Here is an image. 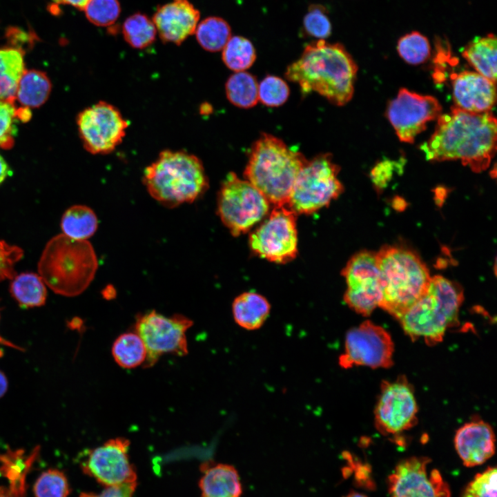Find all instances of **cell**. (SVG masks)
<instances>
[{"instance_id": "cell-35", "label": "cell", "mask_w": 497, "mask_h": 497, "mask_svg": "<svg viewBox=\"0 0 497 497\" xmlns=\"http://www.w3.org/2000/svg\"><path fill=\"white\" fill-rule=\"evenodd\" d=\"M31 116L29 108L15 106V102L0 101V148H10L17 134V124L28 121Z\"/></svg>"}, {"instance_id": "cell-6", "label": "cell", "mask_w": 497, "mask_h": 497, "mask_svg": "<svg viewBox=\"0 0 497 497\" xmlns=\"http://www.w3.org/2000/svg\"><path fill=\"white\" fill-rule=\"evenodd\" d=\"M98 267L95 250L88 240L59 234L46 245L38 264L39 275L55 293L77 296L93 280Z\"/></svg>"}, {"instance_id": "cell-27", "label": "cell", "mask_w": 497, "mask_h": 497, "mask_svg": "<svg viewBox=\"0 0 497 497\" xmlns=\"http://www.w3.org/2000/svg\"><path fill=\"white\" fill-rule=\"evenodd\" d=\"M51 88V82L45 72L25 70L17 86L15 101L22 107L38 108L48 99Z\"/></svg>"}, {"instance_id": "cell-7", "label": "cell", "mask_w": 497, "mask_h": 497, "mask_svg": "<svg viewBox=\"0 0 497 497\" xmlns=\"http://www.w3.org/2000/svg\"><path fill=\"white\" fill-rule=\"evenodd\" d=\"M463 299V289L457 282L436 275L431 277L427 293L398 320L412 340L422 338L432 346L442 342L447 329L458 322Z\"/></svg>"}, {"instance_id": "cell-9", "label": "cell", "mask_w": 497, "mask_h": 497, "mask_svg": "<svg viewBox=\"0 0 497 497\" xmlns=\"http://www.w3.org/2000/svg\"><path fill=\"white\" fill-rule=\"evenodd\" d=\"M269 202L249 182L228 173L217 193V214L232 235L246 233L263 219Z\"/></svg>"}, {"instance_id": "cell-32", "label": "cell", "mask_w": 497, "mask_h": 497, "mask_svg": "<svg viewBox=\"0 0 497 497\" xmlns=\"http://www.w3.org/2000/svg\"><path fill=\"white\" fill-rule=\"evenodd\" d=\"M195 33L199 44L210 52L222 50L231 37L230 26L217 17H209L202 20L197 24Z\"/></svg>"}, {"instance_id": "cell-41", "label": "cell", "mask_w": 497, "mask_h": 497, "mask_svg": "<svg viewBox=\"0 0 497 497\" xmlns=\"http://www.w3.org/2000/svg\"><path fill=\"white\" fill-rule=\"evenodd\" d=\"M496 468H487L474 476L460 497H496Z\"/></svg>"}, {"instance_id": "cell-21", "label": "cell", "mask_w": 497, "mask_h": 497, "mask_svg": "<svg viewBox=\"0 0 497 497\" xmlns=\"http://www.w3.org/2000/svg\"><path fill=\"white\" fill-rule=\"evenodd\" d=\"M455 449L465 466L476 467L489 460L495 452V435L487 422L473 420L456 431Z\"/></svg>"}, {"instance_id": "cell-28", "label": "cell", "mask_w": 497, "mask_h": 497, "mask_svg": "<svg viewBox=\"0 0 497 497\" xmlns=\"http://www.w3.org/2000/svg\"><path fill=\"white\" fill-rule=\"evenodd\" d=\"M97 227L96 214L85 205L70 206L64 212L61 220L63 234L77 240H87L95 234Z\"/></svg>"}, {"instance_id": "cell-17", "label": "cell", "mask_w": 497, "mask_h": 497, "mask_svg": "<svg viewBox=\"0 0 497 497\" xmlns=\"http://www.w3.org/2000/svg\"><path fill=\"white\" fill-rule=\"evenodd\" d=\"M442 106L430 95H420L401 88L397 97L388 105L387 115L399 139L413 143L416 137L427 127V124L438 119Z\"/></svg>"}, {"instance_id": "cell-34", "label": "cell", "mask_w": 497, "mask_h": 497, "mask_svg": "<svg viewBox=\"0 0 497 497\" xmlns=\"http://www.w3.org/2000/svg\"><path fill=\"white\" fill-rule=\"evenodd\" d=\"M122 33L130 46L143 49L153 43L157 32L152 19L144 14L135 13L124 21Z\"/></svg>"}, {"instance_id": "cell-47", "label": "cell", "mask_w": 497, "mask_h": 497, "mask_svg": "<svg viewBox=\"0 0 497 497\" xmlns=\"http://www.w3.org/2000/svg\"><path fill=\"white\" fill-rule=\"evenodd\" d=\"M8 388V381L6 376L0 371V398L6 393Z\"/></svg>"}, {"instance_id": "cell-22", "label": "cell", "mask_w": 497, "mask_h": 497, "mask_svg": "<svg viewBox=\"0 0 497 497\" xmlns=\"http://www.w3.org/2000/svg\"><path fill=\"white\" fill-rule=\"evenodd\" d=\"M199 482L201 497H241L240 476L236 469L223 463H204Z\"/></svg>"}, {"instance_id": "cell-18", "label": "cell", "mask_w": 497, "mask_h": 497, "mask_svg": "<svg viewBox=\"0 0 497 497\" xmlns=\"http://www.w3.org/2000/svg\"><path fill=\"white\" fill-rule=\"evenodd\" d=\"M129 446L128 439L118 437L88 450L80 464L84 473L105 487L136 482V470L128 456Z\"/></svg>"}, {"instance_id": "cell-20", "label": "cell", "mask_w": 497, "mask_h": 497, "mask_svg": "<svg viewBox=\"0 0 497 497\" xmlns=\"http://www.w3.org/2000/svg\"><path fill=\"white\" fill-rule=\"evenodd\" d=\"M199 12L188 0H173L158 8L153 21L164 42L180 44L195 33Z\"/></svg>"}, {"instance_id": "cell-25", "label": "cell", "mask_w": 497, "mask_h": 497, "mask_svg": "<svg viewBox=\"0 0 497 497\" xmlns=\"http://www.w3.org/2000/svg\"><path fill=\"white\" fill-rule=\"evenodd\" d=\"M35 460L32 457L12 454L0 460V474L8 480V485L0 486V497H25L26 478Z\"/></svg>"}, {"instance_id": "cell-38", "label": "cell", "mask_w": 497, "mask_h": 497, "mask_svg": "<svg viewBox=\"0 0 497 497\" xmlns=\"http://www.w3.org/2000/svg\"><path fill=\"white\" fill-rule=\"evenodd\" d=\"M84 10L90 22L106 27L117 20L121 8L118 0H90Z\"/></svg>"}, {"instance_id": "cell-39", "label": "cell", "mask_w": 497, "mask_h": 497, "mask_svg": "<svg viewBox=\"0 0 497 497\" xmlns=\"http://www.w3.org/2000/svg\"><path fill=\"white\" fill-rule=\"evenodd\" d=\"M289 87L282 78L266 76L258 84V101L269 107L282 105L289 98Z\"/></svg>"}, {"instance_id": "cell-11", "label": "cell", "mask_w": 497, "mask_h": 497, "mask_svg": "<svg viewBox=\"0 0 497 497\" xmlns=\"http://www.w3.org/2000/svg\"><path fill=\"white\" fill-rule=\"evenodd\" d=\"M253 252L269 261L283 264L298 254L296 213L285 206H275L250 235Z\"/></svg>"}, {"instance_id": "cell-13", "label": "cell", "mask_w": 497, "mask_h": 497, "mask_svg": "<svg viewBox=\"0 0 497 497\" xmlns=\"http://www.w3.org/2000/svg\"><path fill=\"white\" fill-rule=\"evenodd\" d=\"M344 345V352L339 358L342 368L360 365L373 369L389 368L393 364L394 345L390 334L371 321L350 329Z\"/></svg>"}, {"instance_id": "cell-3", "label": "cell", "mask_w": 497, "mask_h": 497, "mask_svg": "<svg viewBox=\"0 0 497 497\" xmlns=\"http://www.w3.org/2000/svg\"><path fill=\"white\" fill-rule=\"evenodd\" d=\"M306 159L281 139L264 133L250 149L244 176L275 207L285 206Z\"/></svg>"}, {"instance_id": "cell-48", "label": "cell", "mask_w": 497, "mask_h": 497, "mask_svg": "<svg viewBox=\"0 0 497 497\" xmlns=\"http://www.w3.org/2000/svg\"><path fill=\"white\" fill-rule=\"evenodd\" d=\"M343 497H367L366 495L355 491H350Z\"/></svg>"}, {"instance_id": "cell-49", "label": "cell", "mask_w": 497, "mask_h": 497, "mask_svg": "<svg viewBox=\"0 0 497 497\" xmlns=\"http://www.w3.org/2000/svg\"><path fill=\"white\" fill-rule=\"evenodd\" d=\"M0 344L7 345V346H9V347H15V348H16V346H15V345L12 344V343H10V342H8V341H6V340H4L3 338H2L1 336H0ZM1 355H2V351H1V349H0V356H1Z\"/></svg>"}, {"instance_id": "cell-24", "label": "cell", "mask_w": 497, "mask_h": 497, "mask_svg": "<svg viewBox=\"0 0 497 497\" xmlns=\"http://www.w3.org/2000/svg\"><path fill=\"white\" fill-rule=\"evenodd\" d=\"M233 315L236 323L246 330L259 329L270 312V304L262 295L254 292L240 294L233 301Z\"/></svg>"}, {"instance_id": "cell-29", "label": "cell", "mask_w": 497, "mask_h": 497, "mask_svg": "<svg viewBox=\"0 0 497 497\" xmlns=\"http://www.w3.org/2000/svg\"><path fill=\"white\" fill-rule=\"evenodd\" d=\"M46 286L39 275L23 273L12 279L10 293L23 308L40 306L46 300Z\"/></svg>"}, {"instance_id": "cell-8", "label": "cell", "mask_w": 497, "mask_h": 497, "mask_svg": "<svg viewBox=\"0 0 497 497\" xmlns=\"http://www.w3.org/2000/svg\"><path fill=\"white\" fill-rule=\"evenodd\" d=\"M339 172L330 153L306 159L295 181L289 208L296 214H311L329 205L344 190Z\"/></svg>"}, {"instance_id": "cell-1", "label": "cell", "mask_w": 497, "mask_h": 497, "mask_svg": "<svg viewBox=\"0 0 497 497\" xmlns=\"http://www.w3.org/2000/svg\"><path fill=\"white\" fill-rule=\"evenodd\" d=\"M436 129L420 150L427 160H460L474 172L487 169L496 150V119L491 112L469 113L453 106L438 117Z\"/></svg>"}, {"instance_id": "cell-40", "label": "cell", "mask_w": 497, "mask_h": 497, "mask_svg": "<svg viewBox=\"0 0 497 497\" xmlns=\"http://www.w3.org/2000/svg\"><path fill=\"white\" fill-rule=\"evenodd\" d=\"M304 32L314 38L324 39L331 34V21L326 8L321 5H312L309 8L303 20Z\"/></svg>"}, {"instance_id": "cell-2", "label": "cell", "mask_w": 497, "mask_h": 497, "mask_svg": "<svg viewBox=\"0 0 497 497\" xmlns=\"http://www.w3.org/2000/svg\"><path fill=\"white\" fill-rule=\"evenodd\" d=\"M358 66L345 48L319 39L306 46L284 73L303 95L315 92L331 104L344 106L352 98Z\"/></svg>"}, {"instance_id": "cell-16", "label": "cell", "mask_w": 497, "mask_h": 497, "mask_svg": "<svg viewBox=\"0 0 497 497\" xmlns=\"http://www.w3.org/2000/svg\"><path fill=\"white\" fill-rule=\"evenodd\" d=\"M342 273L347 284L344 302L356 313L369 315L382 299L376 253L362 251L355 254Z\"/></svg>"}, {"instance_id": "cell-14", "label": "cell", "mask_w": 497, "mask_h": 497, "mask_svg": "<svg viewBox=\"0 0 497 497\" xmlns=\"http://www.w3.org/2000/svg\"><path fill=\"white\" fill-rule=\"evenodd\" d=\"M417 413L413 389L405 376L382 382L374 413L381 433L396 436L409 429L417 421Z\"/></svg>"}, {"instance_id": "cell-12", "label": "cell", "mask_w": 497, "mask_h": 497, "mask_svg": "<svg viewBox=\"0 0 497 497\" xmlns=\"http://www.w3.org/2000/svg\"><path fill=\"white\" fill-rule=\"evenodd\" d=\"M77 124L84 148L94 155L113 152L122 142L128 127L120 110L104 101L79 113Z\"/></svg>"}, {"instance_id": "cell-44", "label": "cell", "mask_w": 497, "mask_h": 497, "mask_svg": "<svg viewBox=\"0 0 497 497\" xmlns=\"http://www.w3.org/2000/svg\"><path fill=\"white\" fill-rule=\"evenodd\" d=\"M137 485L136 481L105 487V489L100 494L82 492L79 497H133Z\"/></svg>"}, {"instance_id": "cell-43", "label": "cell", "mask_w": 497, "mask_h": 497, "mask_svg": "<svg viewBox=\"0 0 497 497\" xmlns=\"http://www.w3.org/2000/svg\"><path fill=\"white\" fill-rule=\"evenodd\" d=\"M402 164L385 159L378 163L371 170L370 177L374 186L378 191L385 188L395 172L402 171Z\"/></svg>"}, {"instance_id": "cell-30", "label": "cell", "mask_w": 497, "mask_h": 497, "mask_svg": "<svg viewBox=\"0 0 497 497\" xmlns=\"http://www.w3.org/2000/svg\"><path fill=\"white\" fill-rule=\"evenodd\" d=\"M112 355L120 367L133 369L144 365L148 351L143 340L137 333L128 332L115 340L112 347Z\"/></svg>"}, {"instance_id": "cell-37", "label": "cell", "mask_w": 497, "mask_h": 497, "mask_svg": "<svg viewBox=\"0 0 497 497\" xmlns=\"http://www.w3.org/2000/svg\"><path fill=\"white\" fill-rule=\"evenodd\" d=\"M35 497H68L70 487L64 473L57 469L42 472L33 486Z\"/></svg>"}, {"instance_id": "cell-36", "label": "cell", "mask_w": 497, "mask_h": 497, "mask_svg": "<svg viewBox=\"0 0 497 497\" xmlns=\"http://www.w3.org/2000/svg\"><path fill=\"white\" fill-rule=\"evenodd\" d=\"M397 50L402 59L412 65L426 61L431 54L428 39L417 31L407 33L400 38Z\"/></svg>"}, {"instance_id": "cell-33", "label": "cell", "mask_w": 497, "mask_h": 497, "mask_svg": "<svg viewBox=\"0 0 497 497\" xmlns=\"http://www.w3.org/2000/svg\"><path fill=\"white\" fill-rule=\"evenodd\" d=\"M222 50L224 64L234 72L245 71L253 64L256 59L253 43L241 36L231 37Z\"/></svg>"}, {"instance_id": "cell-4", "label": "cell", "mask_w": 497, "mask_h": 497, "mask_svg": "<svg viewBox=\"0 0 497 497\" xmlns=\"http://www.w3.org/2000/svg\"><path fill=\"white\" fill-rule=\"evenodd\" d=\"M376 254L382 299L379 307L399 319L428 289V268L413 250L383 246Z\"/></svg>"}, {"instance_id": "cell-10", "label": "cell", "mask_w": 497, "mask_h": 497, "mask_svg": "<svg viewBox=\"0 0 497 497\" xmlns=\"http://www.w3.org/2000/svg\"><path fill=\"white\" fill-rule=\"evenodd\" d=\"M193 322L175 314L166 317L155 310L136 317L135 332L143 340L148 351L145 367H150L165 353L184 356L188 353L186 331Z\"/></svg>"}, {"instance_id": "cell-45", "label": "cell", "mask_w": 497, "mask_h": 497, "mask_svg": "<svg viewBox=\"0 0 497 497\" xmlns=\"http://www.w3.org/2000/svg\"><path fill=\"white\" fill-rule=\"evenodd\" d=\"M11 174L12 170H10L8 164L0 155V185L8 177L10 176Z\"/></svg>"}, {"instance_id": "cell-46", "label": "cell", "mask_w": 497, "mask_h": 497, "mask_svg": "<svg viewBox=\"0 0 497 497\" xmlns=\"http://www.w3.org/2000/svg\"><path fill=\"white\" fill-rule=\"evenodd\" d=\"M55 3L72 6L80 10H84L90 0H52Z\"/></svg>"}, {"instance_id": "cell-5", "label": "cell", "mask_w": 497, "mask_h": 497, "mask_svg": "<svg viewBox=\"0 0 497 497\" xmlns=\"http://www.w3.org/2000/svg\"><path fill=\"white\" fill-rule=\"evenodd\" d=\"M150 195L167 208L193 203L208 188L202 161L184 150H164L144 171Z\"/></svg>"}, {"instance_id": "cell-15", "label": "cell", "mask_w": 497, "mask_h": 497, "mask_svg": "<svg viewBox=\"0 0 497 497\" xmlns=\"http://www.w3.org/2000/svg\"><path fill=\"white\" fill-rule=\"evenodd\" d=\"M430 463L425 456L399 462L388 478L390 497H451L447 483Z\"/></svg>"}, {"instance_id": "cell-26", "label": "cell", "mask_w": 497, "mask_h": 497, "mask_svg": "<svg viewBox=\"0 0 497 497\" xmlns=\"http://www.w3.org/2000/svg\"><path fill=\"white\" fill-rule=\"evenodd\" d=\"M25 70L21 49L0 48V101L15 102L17 86Z\"/></svg>"}, {"instance_id": "cell-19", "label": "cell", "mask_w": 497, "mask_h": 497, "mask_svg": "<svg viewBox=\"0 0 497 497\" xmlns=\"http://www.w3.org/2000/svg\"><path fill=\"white\" fill-rule=\"evenodd\" d=\"M451 79L455 107L474 113L491 112L496 99L495 83L471 71L453 73Z\"/></svg>"}, {"instance_id": "cell-42", "label": "cell", "mask_w": 497, "mask_h": 497, "mask_svg": "<svg viewBox=\"0 0 497 497\" xmlns=\"http://www.w3.org/2000/svg\"><path fill=\"white\" fill-rule=\"evenodd\" d=\"M23 255V251L20 247L0 240V282L12 280L17 275L14 264Z\"/></svg>"}, {"instance_id": "cell-23", "label": "cell", "mask_w": 497, "mask_h": 497, "mask_svg": "<svg viewBox=\"0 0 497 497\" xmlns=\"http://www.w3.org/2000/svg\"><path fill=\"white\" fill-rule=\"evenodd\" d=\"M496 37L490 33L470 41L462 55L478 73L496 84Z\"/></svg>"}, {"instance_id": "cell-31", "label": "cell", "mask_w": 497, "mask_h": 497, "mask_svg": "<svg viewBox=\"0 0 497 497\" xmlns=\"http://www.w3.org/2000/svg\"><path fill=\"white\" fill-rule=\"evenodd\" d=\"M226 95L234 106L250 108L258 101V83L256 78L246 71L235 72L225 84Z\"/></svg>"}]
</instances>
